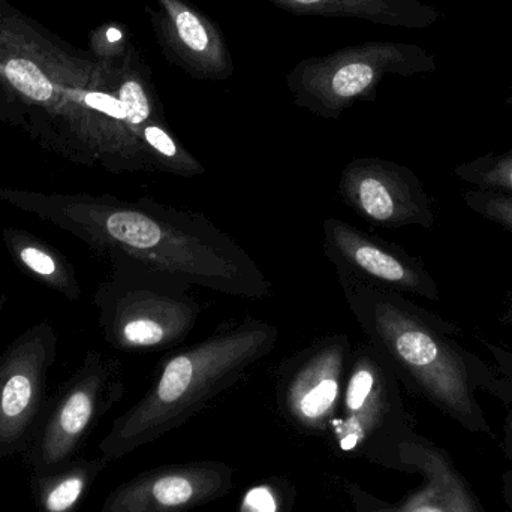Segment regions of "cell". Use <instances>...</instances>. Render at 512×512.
<instances>
[{
    "label": "cell",
    "mask_w": 512,
    "mask_h": 512,
    "mask_svg": "<svg viewBox=\"0 0 512 512\" xmlns=\"http://www.w3.org/2000/svg\"><path fill=\"white\" fill-rule=\"evenodd\" d=\"M414 432L400 381L367 340L352 352L351 369L328 429L334 451L397 468V445Z\"/></svg>",
    "instance_id": "7"
},
{
    "label": "cell",
    "mask_w": 512,
    "mask_h": 512,
    "mask_svg": "<svg viewBox=\"0 0 512 512\" xmlns=\"http://www.w3.org/2000/svg\"><path fill=\"white\" fill-rule=\"evenodd\" d=\"M397 469L420 471L424 484L402 501L385 502L358 486L345 483L354 512H487L450 457L415 432L397 445Z\"/></svg>",
    "instance_id": "13"
},
{
    "label": "cell",
    "mask_w": 512,
    "mask_h": 512,
    "mask_svg": "<svg viewBox=\"0 0 512 512\" xmlns=\"http://www.w3.org/2000/svg\"><path fill=\"white\" fill-rule=\"evenodd\" d=\"M502 484H504L502 495H504L505 502H507L508 508L512 512V471L505 472Z\"/></svg>",
    "instance_id": "23"
},
{
    "label": "cell",
    "mask_w": 512,
    "mask_h": 512,
    "mask_svg": "<svg viewBox=\"0 0 512 512\" xmlns=\"http://www.w3.org/2000/svg\"><path fill=\"white\" fill-rule=\"evenodd\" d=\"M505 105H508V107H512V84L510 87V93H508L507 101H505Z\"/></svg>",
    "instance_id": "26"
},
{
    "label": "cell",
    "mask_w": 512,
    "mask_h": 512,
    "mask_svg": "<svg viewBox=\"0 0 512 512\" xmlns=\"http://www.w3.org/2000/svg\"><path fill=\"white\" fill-rule=\"evenodd\" d=\"M3 303H5V298L0 297V309H2Z\"/></svg>",
    "instance_id": "27"
},
{
    "label": "cell",
    "mask_w": 512,
    "mask_h": 512,
    "mask_svg": "<svg viewBox=\"0 0 512 512\" xmlns=\"http://www.w3.org/2000/svg\"><path fill=\"white\" fill-rule=\"evenodd\" d=\"M343 295L367 342L411 393L463 429L493 435L478 391L512 399V373L493 369L460 343V330L405 294L339 277Z\"/></svg>",
    "instance_id": "2"
},
{
    "label": "cell",
    "mask_w": 512,
    "mask_h": 512,
    "mask_svg": "<svg viewBox=\"0 0 512 512\" xmlns=\"http://www.w3.org/2000/svg\"><path fill=\"white\" fill-rule=\"evenodd\" d=\"M289 14L355 18L382 26L427 29L441 12L421 0H265Z\"/></svg>",
    "instance_id": "16"
},
{
    "label": "cell",
    "mask_w": 512,
    "mask_h": 512,
    "mask_svg": "<svg viewBox=\"0 0 512 512\" xmlns=\"http://www.w3.org/2000/svg\"><path fill=\"white\" fill-rule=\"evenodd\" d=\"M436 68L435 56L420 45L369 41L300 60L286 75V87L297 107L339 119L358 101H373L387 75L414 77Z\"/></svg>",
    "instance_id": "6"
},
{
    "label": "cell",
    "mask_w": 512,
    "mask_h": 512,
    "mask_svg": "<svg viewBox=\"0 0 512 512\" xmlns=\"http://www.w3.org/2000/svg\"><path fill=\"white\" fill-rule=\"evenodd\" d=\"M159 50L194 80L227 81L236 72L221 27L189 0H156L147 6Z\"/></svg>",
    "instance_id": "15"
},
{
    "label": "cell",
    "mask_w": 512,
    "mask_h": 512,
    "mask_svg": "<svg viewBox=\"0 0 512 512\" xmlns=\"http://www.w3.org/2000/svg\"><path fill=\"white\" fill-rule=\"evenodd\" d=\"M131 45L128 29L117 21H108L90 32L89 53L105 65H120Z\"/></svg>",
    "instance_id": "21"
},
{
    "label": "cell",
    "mask_w": 512,
    "mask_h": 512,
    "mask_svg": "<svg viewBox=\"0 0 512 512\" xmlns=\"http://www.w3.org/2000/svg\"><path fill=\"white\" fill-rule=\"evenodd\" d=\"M322 248L337 277L355 280L373 288L441 300L438 283L421 259L381 239L367 236L348 222L336 218L322 224Z\"/></svg>",
    "instance_id": "12"
},
{
    "label": "cell",
    "mask_w": 512,
    "mask_h": 512,
    "mask_svg": "<svg viewBox=\"0 0 512 512\" xmlns=\"http://www.w3.org/2000/svg\"><path fill=\"white\" fill-rule=\"evenodd\" d=\"M502 322L512 330V285L507 298V309H505L504 316H502Z\"/></svg>",
    "instance_id": "24"
},
{
    "label": "cell",
    "mask_w": 512,
    "mask_h": 512,
    "mask_svg": "<svg viewBox=\"0 0 512 512\" xmlns=\"http://www.w3.org/2000/svg\"><path fill=\"white\" fill-rule=\"evenodd\" d=\"M111 460L74 459L44 474L30 475V493L38 512H77L90 487Z\"/></svg>",
    "instance_id": "17"
},
{
    "label": "cell",
    "mask_w": 512,
    "mask_h": 512,
    "mask_svg": "<svg viewBox=\"0 0 512 512\" xmlns=\"http://www.w3.org/2000/svg\"><path fill=\"white\" fill-rule=\"evenodd\" d=\"M463 200L472 212L512 233V194L469 189Z\"/></svg>",
    "instance_id": "22"
},
{
    "label": "cell",
    "mask_w": 512,
    "mask_h": 512,
    "mask_svg": "<svg viewBox=\"0 0 512 512\" xmlns=\"http://www.w3.org/2000/svg\"><path fill=\"white\" fill-rule=\"evenodd\" d=\"M125 394L122 363L89 351L77 372L54 397L39 423L24 462L32 474L51 472L75 459L101 418Z\"/></svg>",
    "instance_id": "8"
},
{
    "label": "cell",
    "mask_w": 512,
    "mask_h": 512,
    "mask_svg": "<svg viewBox=\"0 0 512 512\" xmlns=\"http://www.w3.org/2000/svg\"><path fill=\"white\" fill-rule=\"evenodd\" d=\"M454 176L481 191L512 194V149L463 162L454 168Z\"/></svg>",
    "instance_id": "19"
},
{
    "label": "cell",
    "mask_w": 512,
    "mask_h": 512,
    "mask_svg": "<svg viewBox=\"0 0 512 512\" xmlns=\"http://www.w3.org/2000/svg\"><path fill=\"white\" fill-rule=\"evenodd\" d=\"M279 340V328L261 319L228 322L159 363L147 393L114 420L99 444L102 456L122 459L179 429L236 385Z\"/></svg>",
    "instance_id": "4"
},
{
    "label": "cell",
    "mask_w": 512,
    "mask_h": 512,
    "mask_svg": "<svg viewBox=\"0 0 512 512\" xmlns=\"http://www.w3.org/2000/svg\"><path fill=\"white\" fill-rule=\"evenodd\" d=\"M111 271L95 304L108 345L123 352L168 351L197 327L201 304L194 286L156 273L125 256H108Z\"/></svg>",
    "instance_id": "5"
},
{
    "label": "cell",
    "mask_w": 512,
    "mask_h": 512,
    "mask_svg": "<svg viewBox=\"0 0 512 512\" xmlns=\"http://www.w3.org/2000/svg\"><path fill=\"white\" fill-rule=\"evenodd\" d=\"M233 487L234 468L227 463L159 466L116 487L99 512H189L224 498Z\"/></svg>",
    "instance_id": "14"
},
{
    "label": "cell",
    "mask_w": 512,
    "mask_h": 512,
    "mask_svg": "<svg viewBox=\"0 0 512 512\" xmlns=\"http://www.w3.org/2000/svg\"><path fill=\"white\" fill-rule=\"evenodd\" d=\"M339 197L349 210L379 228L435 227V206L417 174L381 158H355L340 173Z\"/></svg>",
    "instance_id": "11"
},
{
    "label": "cell",
    "mask_w": 512,
    "mask_h": 512,
    "mask_svg": "<svg viewBox=\"0 0 512 512\" xmlns=\"http://www.w3.org/2000/svg\"><path fill=\"white\" fill-rule=\"evenodd\" d=\"M508 457L512 460V409L507 421V441H505Z\"/></svg>",
    "instance_id": "25"
},
{
    "label": "cell",
    "mask_w": 512,
    "mask_h": 512,
    "mask_svg": "<svg viewBox=\"0 0 512 512\" xmlns=\"http://www.w3.org/2000/svg\"><path fill=\"white\" fill-rule=\"evenodd\" d=\"M0 201L62 228L99 255H120L191 286L246 300L271 294L254 258L201 213L149 197L42 194L0 188Z\"/></svg>",
    "instance_id": "1"
},
{
    "label": "cell",
    "mask_w": 512,
    "mask_h": 512,
    "mask_svg": "<svg viewBox=\"0 0 512 512\" xmlns=\"http://www.w3.org/2000/svg\"><path fill=\"white\" fill-rule=\"evenodd\" d=\"M117 68L0 0V95L69 158L96 164L95 110Z\"/></svg>",
    "instance_id": "3"
},
{
    "label": "cell",
    "mask_w": 512,
    "mask_h": 512,
    "mask_svg": "<svg viewBox=\"0 0 512 512\" xmlns=\"http://www.w3.org/2000/svg\"><path fill=\"white\" fill-rule=\"evenodd\" d=\"M295 490L283 478H268L243 495L239 512H291Z\"/></svg>",
    "instance_id": "20"
},
{
    "label": "cell",
    "mask_w": 512,
    "mask_h": 512,
    "mask_svg": "<svg viewBox=\"0 0 512 512\" xmlns=\"http://www.w3.org/2000/svg\"><path fill=\"white\" fill-rule=\"evenodd\" d=\"M352 352L346 334H331L310 343L280 366L277 405L291 426L307 435H327L342 400Z\"/></svg>",
    "instance_id": "9"
},
{
    "label": "cell",
    "mask_w": 512,
    "mask_h": 512,
    "mask_svg": "<svg viewBox=\"0 0 512 512\" xmlns=\"http://www.w3.org/2000/svg\"><path fill=\"white\" fill-rule=\"evenodd\" d=\"M3 242L12 259L33 279L65 295L68 300L80 298L81 288L74 267L48 243L17 228H5Z\"/></svg>",
    "instance_id": "18"
},
{
    "label": "cell",
    "mask_w": 512,
    "mask_h": 512,
    "mask_svg": "<svg viewBox=\"0 0 512 512\" xmlns=\"http://www.w3.org/2000/svg\"><path fill=\"white\" fill-rule=\"evenodd\" d=\"M57 346L54 328L39 322L0 355V460L24 454L32 444Z\"/></svg>",
    "instance_id": "10"
}]
</instances>
